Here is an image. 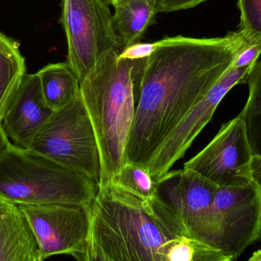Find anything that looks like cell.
I'll use <instances>...</instances> for the list:
<instances>
[{
    "mask_svg": "<svg viewBox=\"0 0 261 261\" xmlns=\"http://www.w3.org/2000/svg\"><path fill=\"white\" fill-rule=\"evenodd\" d=\"M245 41L239 31L222 38L177 35L153 43L135 75L126 163L147 168L161 144L230 68Z\"/></svg>",
    "mask_w": 261,
    "mask_h": 261,
    "instance_id": "obj_1",
    "label": "cell"
},
{
    "mask_svg": "<svg viewBox=\"0 0 261 261\" xmlns=\"http://www.w3.org/2000/svg\"><path fill=\"white\" fill-rule=\"evenodd\" d=\"M87 212L89 237L107 261H163L167 242L189 236L159 195L145 202L109 184L99 187Z\"/></svg>",
    "mask_w": 261,
    "mask_h": 261,
    "instance_id": "obj_2",
    "label": "cell"
},
{
    "mask_svg": "<svg viewBox=\"0 0 261 261\" xmlns=\"http://www.w3.org/2000/svg\"><path fill=\"white\" fill-rule=\"evenodd\" d=\"M120 55L114 50L104 54L81 83V96L99 146V187L110 184L126 163L125 148L136 106L135 73L144 59H128Z\"/></svg>",
    "mask_w": 261,
    "mask_h": 261,
    "instance_id": "obj_3",
    "label": "cell"
},
{
    "mask_svg": "<svg viewBox=\"0 0 261 261\" xmlns=\"http://www.w3.org/2000/svg\"><path fill=\"white\" fill-rule=\"evenodd\" d=\"M98 189L87 178L14 144L0 158V199L15 205L87 208Z\"/></svg>",
    "mask_w": 261,
    "mask_h": 261,
    "instance_id": "obj_4",
    "label": "cell"
},
{
    "mask_svg": "<svg viewBox=\"0 0 261 261\" xmlns=\"http://www.w3.org/2000/svg\"><path fill=\"white\" fill-rule=\"evenodd\" d=\"M28 150L100 185L99 146L81 95L53 113Z\"/></svg>",
    "mask_w": 261,
    "mask_h": 261,
    "instance_id": "obj_5",
    "label": "cell"
},
{
    "mask_svg": "<svg viewBox=\"0 0 261 261\" xmlns=\"http://www.w3.org/2000/svg\"><path fill=\"white\" fill-rule=\"evenodd\" d=\"M60 23L65 32L67 61L80 83L101 57L120 52L113 25V15L105 0H61Z\"/></svg>",
    "mask_w": 261,
    "mask_h": 261,
    "instance_id": "obj_6",
    "label": "cell"
},
{
    "mask_svg": "<svg viewBox=\"0 0 261 261\" xmlns=\"http://www.w3.org/2000/svg\"><path fill=\"white\" fill-rule=\"evenodd\" d=\"M213 213L216 248L234 260L261 238V184L219 187Z\"/></svg>",
    "mask_w": 261,
    "mask_h": 261,
    "instance_id": "obj_7",
    "label": "cell"
},
{
    "mask_svg": "<svg viewBox=\"0 0 261 261\" xmlns=\"http://www.w3.org/2000/svg\"><path fill=\"white\" fill-rule=\"evenodd\" d=\"M156 184L158 195L180 219L188 236L216 248L213 202L219 187L185 168L170 170Z\"/></svg>",
    "mask_w": 261,
    "mask_h": 261,
    "instance_id": "obj_8",
    "label": "cell"
},
{
    "mask_svg": "<svg viewBox=\"0 0 261 261\" xmlns=\"http://www.w3.org/2000/svg\"><path fill=\"white\" fill-rule=\"evenodd\" d=\"M252 153L242 115L223 124L217 135L184 164L219 187H236L253 180Z\"/></svg>",
    "mask_w": 261,
    "mask_h": 261,
    "instance_id": "obj_9",
    "label": "cell"
},
{
    "mask_svg": "<svg viewBox=\"0 0 261 261\" xmlns=\"http://www.w3.org/2000/svg\"><path fill=\"white\" fill-rule=\"evenodd\" d=\"M38 243L41 258L81 251L90 232L87 207L18 205Z\"/></svg>",
    "mask_w": 261,
    "mask_h": 261,
    "instance_id": "obj_10",
    "label": "cell"
},
{
    "mask_svg": "<svg viewBox=\"0 0 261 261\" xmlns=\"http://www.w3.org/2000/svg\"><path fill=\"white\" fill-rule=\"evenodd\" d=\"M251 67H230L205 97L169 135L146 168L155 182L170 171L176 161L184 158L196 137L210 122L227 93L236 85L246 83Z\"/></svg>",
    "mask_w": 261,
    "mask_h": 261,
    "instance_id": "obj_11",
    "label": "cell"
},
{
    "mask_svg": "<svg viewBox=\"0 0 261 261\" xmlns=\"http://www.w3.org/2000/svg\"><path fill=\"white\" fill-rule=\"evenodd\" d=\"M55 111L46 103L38 74H25L3 117L2 126L14 145L29 149Z\"/></svg>",
    "mask_w": 261,
    "mask_h": 261,
    "instance_id": "obj_12",
    "label": "cell"
},
{
    "mask_svg": "<svg viewBox=\"0 0 261 261\" xmlns=\"http://www.w3.org/2000/svg\"><path fill=\"white\" fill-rule=\"evenodd\" d=\"M0 261H43L33 231L18 205L2 199Z\"/></svg>",
    "mask_w": 261,
    "mask_h": 261,
    "instance_id": "obj_13",
    "label": "cell"
},
{
    "mask_svg": "<svg viewBox=\"0 0 261 261\" xmlns=\"http://www.w3.org/2000/svg\"><path fill=\"white\" fill-rule=\"evenodd\" d=\"M113 25L121 50L141 43L158 12V0H121L114 6Z\"/></svg>",
    "mask_w": 261,
    "mask_h": 261,
    "instance_id": "obj_14",
    "label": "cell"
},
{
    "mask_svg": "<svg viewBox=\"0 0 261 261\" xmlns=\"http://www.w3.org/2000/svg\"><path fill=\"white\" fill-rule=\"evenodd\" d=\"M44 100L53 111H58L81 95V83L66 61L46 65L37 73Z\"/></svg>",
    "mask_w": 261,
    "mask_h": 261,
    "instance_id": "obj_15",
    "label": "cell"
},
{
    "mask_svg": "<svg viewBox=\"0 0 261 261\" xmlns=\"http://www.w3.org/2000/svg\"><path fill=\"white\" fill-rule=\"evenodd\" d=\"M26 74L20 44L0 32V124Z\"/></svg>",
    "mask_w": 261,
    "mask_h": 261,
    "instance_id": "obj_16",
    "label": "cell"
},
{
    "mask_svg": "<svg viewBox=\"0 0 261 261\" xmlns=\"http://www.w3.org/2000/svg\"><path fill=\"white\" fill-rule=\"evenodd\" d=\"M248 101L240 114L245 122L247 135L254 156H261V56L247 76Z\"/></svg>",
    "mask_w": 261,
    "mask_h": 261,
    "instance_id": "obj_17",
    "label": "cell"
},
{
    "mask_svg": "<svg viewBox=\"0 0 261 261\" xmlns=\"http://www.w3.org/2000/svg\"><path fill=\"white\" fill-rule=\"evenodd\" d=\"M110 184L145 202L158 196L156 182L148 170L137 164L126 163Z\"/></svg>",
    "mask_w": 261,
    "mask_h": 261,
    "instance_id": "obj_18",
    "label": "cell"
},
{
    "mask_svg": "<svg viewBox=\"0 0 261 261\" xmlns=\"http://www.w3.org/2000/svg\"><path fill=\"white\" fill-rule=\"evenodd\" d=\"M240 32L246 41H261V0H238Z\"/></svg>",
    "mask_w": 261,
    "mask_h": 261,
    "instance_id": "obj_19",
    "label": "cell"
},
{
    "mask_svg": "<svg viewBox=\"0 0 261 261\" xmlns=\"http://www.w3.org/2000/svg\"><path fill=\"white\" fill-rule=\"evenodd\" d=\"M261 56V41H245L231 67H245L252 66Z\"/></svg>",
    "mask_w": 261,
    "mask_h": 261,
    "instance_id": "obj_20",
    "label": "cell"
},
{
    "mask_svg": "<svg viewBox=\"0 0 261 261\" xmlns=\"http://www.w3.org/2000/svg\"><path fill=\"white\" fill-rule=\"evenodd\" d=\"M206 0H158V12H171L191 9Z\"/></svg>",
    "mask_w": 261,
    "mask_h": 261,
    "instance_id": "obj_21",
    "label": "cell"
},
{
    "mask_svg": "<svg viewBox=\"0 0 261 261\" xmlns=\"http://www.w3.org/2000/svg\"><path fill=\"white\" fill-rule=\"evenodd\" d=\"M72 257L76 261H107L89 236L83 249L74 253Z\"/></svg>",
    "mask_w": 261,
    "mask_h": 261,
    "instance_id": "obj_22",
    "label": "cell"
},
{
    "mask_svg": "<svg viewBox=\"0 0 261 261\" xmlns=\"http://www.w3.org/2000/svg\"><path fill=\"white\" fill-rule=\"evenodd\" d=\"M153 50V43L152 44H138L130 46L124 50L121 53V58H128V59H141V58H147Z\"/></svg>",
    "mask_w": 261,
    "mask_h": 261,
    "instance_id": "obj_23",
    "label": "cell"
},
{
    "mask_svg": "<svg viewBox=\"0 0 261 261\" xmlns=\"http://www.w3.org/2000/svg\"><path fill=\"white\" fill-rule=\"evenodd\" d=\"M195 261H234L231 257L224 254L220 250L210 247L202 255Z\"/></svg>",
    "mask_w": 261,
    "mask_h": 261,
    "instance_id": "obj_24",
    "label": "cell"
},
{
    "mask_svg": "<svg viewBox=\"0 0 261 261\" xmlns=\"http://www.w3.org/2000/svg\"><path fill=\"white\" fill-rule=\"evenodd\" d=\"M252 174L254 179L261 184V156H253Z\"/></svg>",
    "mask_w": 261,
    "mask_h": 261,
    "instance_id": "obj_25",
    "label": "cell"
},
{
    "mask_svg": "<svg viewBox=\"0 0 261 261\" xmlns=\"http://www.w3.org/2000/svg\"><path fill=\"white\" fill-rule=\"evenodd\" d=\"M12 144L10 140L5 133L3 126L0 124V158L3 156V153L10 147Z\"/></svg>",
    "mask_w": 261,
    "mask_h": 261,
    "instance_id": "obj_26",
    "label": "cell"
},
{
    "mask_svg": "<svg viewBox=\"0 0 261 261\" xmlns=\"http://www.w3.org/2000/svg\"><path fill=\"white\" fill-rule=\"evenodd\" d=\"M248 261H261V249L254 252Z\"/></svg>",
    "mask_w": 261,
    "mask_h": 261,
    "instance_id": "obj_27",
    "label": "cell"
},
{
    "mask_svg": "<svg viewBox=\"0 0 261 261\" xmlns=\"http://www.w3.org/2000/svg\"><path fill=\"white\" fill-rule=\"evenodd\" d=\"M107 3H109V4L112 5V6H114L116 4V3H119V1H121V0H107Z\"/></svg>",
    "mask_w": 261,
    "mask_h": 261,
    "instance_id": "obj_28",
    "label": "cell"
}]
</instances>
